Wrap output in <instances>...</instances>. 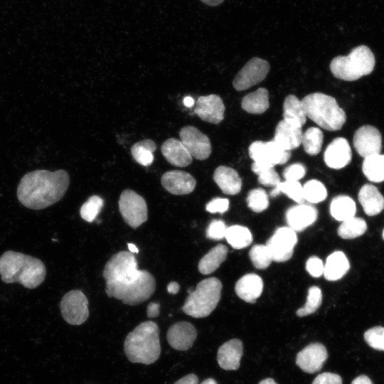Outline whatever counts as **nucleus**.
<instances>
[{
	"label": "nucleus",
	"instance_id": "nucleus-1",
	"mask_svg": "<svg viewBox=\"0 0 384 384\" xmlns=\"http://www.w3.org/2000/svg\"><path fill=\"white\" fill-rule=\"evenodd\" d=\"M102 276L107 295L129 305L147 300L156 289L154 276L138 270L135 256L130 252L120 251L112 255L105 265Z\"/></svg>",
	"mask_w": 384,
	"mask_h": 384
},
{
	"label": "nucleus",
	"instance_id": "nucleus-2",
	"mask_svg": "<svg viewBox=\"0 0 384 384\" xmlns=\"http://www.w3.org/2000/svg\"><path fill=\"white\" fill-rule=\"evenodd\" d=\"M69 183V176L65 170H35L21 178L17 187V198L23 206L41 210L59 201Z\"/></svg>",
	"mask_w": 384,
	"mask_h": 384
},
{
	"label": "nucleus",
	"instance_id": "nucleus-3",
	"mask_svg": "<svg viewBox=\"0 0 384 384\" xmlns=\"http://www.w3.org/2000/svg\"><path fill=\"white\" fill-rule=\"evenodd\" d=\"M46 275L44 263L39 259L15 251H6L0 257L1 279L6 284L19 283L35 289Z\"/></svg>",
	"mask_w": 384,
	"mask_h": 384
},
{
	"label": "nucleus",
	"instance_id": "nucleus-4",
	"mask_svg": "<svg viewBox=\"0 0 384 384\" xmlns=\"http://www.w3.org/2000/svg\"><path fill=\"white\" fill-rule=\"evenodd\" d=\"M129 361L146 365L154 363L161 353L159 329L156 323L146 321L129 332L124 343Z\"/></svg>",
	"mask_w": 384,
	"mask_h": 384
},
{
	"label": "nucleus",
	"instance_id": "nucleus-5",
	"mask_svg": "<svg viewBox=\"0 0 384 384\" xmlns=\"http://www.w3.org/2000/svg\"><path fill=\"white\" fill-rule=\"evenodd\" d=\"M301 101L306 117L324 129L339 130L346 122L345 112L330 95L314 92L305 96Z\"/></svg>",
	"mask_w": 384,
	"mask_h": 384
},
{
	"label": "nucleus",
	"instance_id": "nucleus-6",
	"mask_svg": "<svg viewBox=\"0 0 384 384\" xmlns=\"http://www.w3.org/2000/svg\"><path fill=\"white\" fill-rule=\"evenodd\" d=\"M375 57L366 46L354 48L346 56L338 55L331 62L330 69L334 77L346 81H353L372 73Z\"/></svg>",
	"mask_w": 384,
	"mask_h": 384
},
{
	"label": "nucleus",
	"instance_id": "nucleus-7",
	"mask_svg": "<svg viewBox=\"0 0 384 384\" xmlns=\"http://www.w3.org/2000/svg\"><path fill=\"white\" fill-rule=\"evenodd\" d=\"M221 290L222 284L215 277L201 281L186 297L182 311L194 318L208 316L217 306Z\"/></svg>",
	"mask_w": 384,
	"mask_h": 384
},
{
	"label": "nucleus",
	"instance_id": "nucleus-8",
	"mask_svg": "<svg viewBox=\"0 0 384 384\" xmlns=\"http://www.w3.org/2000/svg\"><path fill=\"white\" fill-rule=\"evenodd\" d=\"M119 210L125 221L132 228H137L148 218L147 205L144 198L133 190L123 191L119 199Z\"/></svg>",
	"mask_w": 384,
	"mask_h": 384
},
{
	"label": "nucleus",
	"instance_id": "nucleus-9",
	"mask_svg": "<svg viewBox=\"0 0 384 384\" xmlns=\"http://www.w3.org/2000/svg\"><path fill=\"white\" fill-rule=\"evenodd\" d=\"M60 307L65 321L72 325H80L89 316L88 300L78 289L66 293L60 301Z\"/></svg>",
	"mask_w": 384,
	"mask_h": 384
},
{
	"label": "nucleus",
	"instance_id": "nucleus-10",
	"mask_svg": "<svg viewBox=\"0 0 384 384\" xmlns=\"http://www.w3.org/2000/svg\"><path fill=\"white\" fill-rule=\"evenodd\" d=\"M248 153L255 163L272 167L285 164L291 156L290 151L284 150L273 140L252 142L248 148Z\"/></svg>",
	"mask_w": 384,
	"mask_h": 384
},
{
	"label": "nucleus",
	"instance_id": "nucleus-11",
	"mask_svg": "<svg viewBox=\"0 0 384 384\" xmlns=\"http://www.w3.org/2000/svg\"><path fill=\"white\" fill-rule=\"evenodd\" d=\"M297 242L296 232L289 227H281L267 240L266 246L272 261L282 262L292 257Z\"/></svg>",
	"mask_w": 384,
	"mask_h": 384
},
{
	"label": "nucleus",
	"instance_id": "nucleus-12",
	"mask_svg": "<svg viewBox=\"0 0 384 384\" xmlns=\"http://www.w3.org/2000/svg\"><path fill=\"white\" fill-rule=\"evenodd\" d=\"M267 61L260 58L250 59L235 75L233 85L238 91L247 90L262 82L270 70Z\"/></svg>",
	"mask_w": 384,
	"mask_h": 384
},
{
	"label": "nucleus",
	"instance_id": "nucleus-13",
	"mask_svg": "<svg viewBox=\"0 0 384 384\" xmlns=\"http://www.w3.org/2000/svg\"><path fill=\"white\" fill-rule=\"evenodd\" d=\"M180 141L191 156L198 160H205L211 154V144L207 135L193 126H186L179 132Z\"/></svg>",
	"mask_w": 384,
	"mask_h": 384
},
{
	"label": "nucleus",
	"instance_id": "nucleus-14",
	"mask_svg": "<svg viewBox=\"0 0 384 384\" xmlns=\"http://www.w3.org/2000/svg\"><path fill=\"white\" fill-rule=\"evenodd\" d=\"M353 146L356 152L363 158L380 154L381 134L378 129L373 126H362L354 134Z\"/></svg>",
	"mask_w": 384,
	"mask_h": 384
},
{
	"label": "nucleus",
	"instance_id": "nucleus-15",
	"mask_svg": "<svg viewBox=\"0 0 384 384\" xmlns=\"http://www.w3.org/2000/svg\"><path fill=\"white\" fill-rule=\"evenodd\" d=\"M327 358L325 346L319 343H314L297 353L296 363L305 373H314L321 370Z\"/></svg>",
	"mask_w": 384,
	"mask_h": 384
},
{
	"label": "nucleus",
	"instance_id": "nucleus-16",
	"mask_svg": "<svg viewBox=\"0 0 384 384\" xmlns=\"http://www.w3.org/2000/svg\"><path fill=\"white\" fill-rule=\"evenodd\" d=\"M194 112L203 121L217 124L224 119L225 105L217 95L201 96L196 101Z\"/></svg>",
	"mask_w": 384,
	"mask_h": 384
},
{
	"label": "nucleus",
	"instance_id": "nucleus-17",
	"mask_svg": "<svg viewBox=\"0 0 384 384\" xmlns=\"http://www.w3.org/2000/svg\"><path fill=\"white\" fill-rule=\"evenodd\" d=\"M162 186L174 195H186L196 187L195 178L188 173L179 171H169L163 174L161 179Z\"/></svg>",
	"mask_w": 384,
	"mask_h": 384
},
{
	"label": "nucleus",
	"instance_id": "nucleus-18",
	"mask_svg": "<svg viewBox=\"0 0 384 384\" xmlns=\"http://www.w3.org/2000/svg\"><path fill=\"white\" fill-rule=\"evenodd\" d=\"M197 331L193 325L187 321L174 324L167 331L169 344L178 351H186L193 344Z\"/></svg>",
	"mask_w": 384,
	"mask_h": 384
},
{
	"label": "nucleus",
	"instance_id": "nucleus-19",
	"mask_svg": "<svg viewBox=\"0 0 384 384\" xmlns=\"http://www.w3.org/2000/svg\"><path fill=\"white\" fill-rule=\"evenodd\" d=\"M351 149L348 141L345 138L337 137L326 147L324 159L329 167L340 169L351 162Z\"/></svg>",
	"mask_w": 384,
	"mask_h": 384
},
{
	"label": "nucleus",
	"instance_id": "nucleus-20",
	"mask_svg": "<svg viewBox=\"0 0 384 384\" xmlns=\"http://www.w3.org/2000/svg\"><path fill=\"white\" fill-rule=\"evenodd\" d=\"M285 216L290 228L302 231L316 221L318 211L312 206L301 203L289 208Z\"/></svg>",
	"mask_w": 384,
	"mask_h": 384
},
{
	"label": "nucleus",
	"instance_id": "nucleus-21",
	"mask_svg": "<svg viewBox=\"0 0 384 384\" xmlns=\"http://www.w3.org/2000/svg\"><path fill=\"white\" fill-rule=\"evenodd\" d=\"M242 343L239 339H232L223 343L218 349L217 360L224 370H237L242 356Z\"/></svg>",
	"mask_w": 384,
	"mask_h": 384
},
{
	"label": "nucleus",
	"instance_id": "nucleus-22",
	"mask_svg": "<svg viewBox=\"0 0 384 384\" xmlns=\"http://www.w3.org/2000/svg\"><path fill=\"white\" fill-rule=\"evenodd\" d=\"M302 134L301 128L294 127L283 119L276 127L273 141L284 150L289 151L300 146Z\"/></svg>",
	"mask_w": 384,
	"mask_h": 384
},
{
	"label": "nucleus",
	"instance_id": "nucleus-23",
	"mask_svg": "<svg viewBox=\"0 0 384 384\" xmlns=\"http://www.w3.org/2000/svg\"><path fill=\"white\" fill-rule=\"evenodd\" d=\"M161 153L171 164L186 167L191 164L193 157L179 139L169 138L161 145Z\"/></svg>",
	"mask_w": 384,
	"mask_h": 384
},
{
	"label": "nucleus",
	"instance_id": "nucleus-24",
	"mask_svg": "<svg viewBox=\"0 0 384 384\" xmlns=\"http://www.w3.org/2000/svg\"><path fill=\"white\" fill-rule=\"evenodd\" d=\"M263 290L262 278L256 274L250 273L242 276L235 284V291L243 301L255 303Z\"/></svg>",
	"mask_w": 384,
	"mask_h": 384
},
{
	"label": "nucleus",
	"instance_id": "nucleus-25",
	"mask_svg": "<svg viewBox=\"0 0 384 384\" xmlns=\"http://www.w3.org/2000/svg\"><path fill=\"white\" fill-rule=\"evenodd\" d=\"M213 179L221 191L227 195H236L242 188V180L233 168L220 166L215 169Z\"/></svg>",
	"mask_w": 384,
	"mask_h": 384
},
{
	"label": "nucleus",
	"instance_id": "nucleus-26",
	"mask_svg": "<svg viewBox=\"0 0 384 384\" xmlns=\"http://www.w3.org/2000/svg\"><path fill=\"white\" fill-rule=\"evenodd\" d=\"M358 201L368 215H375L384 209V198L373 185L365 184L361 187Z\"/></svg>",
	"mask_w": 384,
	"mask_h": 384
},
{
	"label": "nucleus",
	"instance_id": "nucleus-27",
	"mask_svg": "<svg viewBox=\"0 0 384 384\" xmlns=\"http://www.w3.org/2000/svg\"><path fill=\"white\" fill-rule=\"evenodd\" d=\"M349 268V262L346 255L341 251H336L327 257L323 274L329 281H336L342 278Z\"/></svg>",
	"mask_w": 384,
	"mask_h": 384
},
{
	"label": "nucleus",
	"instance_id": "nucleus-28",
	"mask_svg": "<svg viewBox=\"0 0 384 384\" xmlns=\"http://www.w3.org/2000/svg\"><path fill=\"white\" fill-rule=\"evenodd\" d=\"M283 119L288 124L302 128L306 120L302 101L294 95H287L283 104Z\"/></svg>",
	"mask_w": 384,
	"mask_h": 384
},
{
	"label": "nucleus",
	"instance_id": "nucleus-29",
	"mask_svg": "<svg viewBox=\"0 0 384 384\" xmlns=\"http://www.w3.org/2000/svg\"><path fill=\"white\" fill-rule=\"evenodd\" d=\"M269 93L265 87L245 95L241 102L242 108L248 113L260 114L265 112L269 107Z\"/></svg>",
	"mask_w": 384,
	"mask_h": 384
},
{
	"label": "nucleus",
	"instance_id": "nucleus-30",
	"mask_svg": "<svg viewBox=\"0 0 384 384\" xmlns=\"http://www.w3.org/2000/svg\"><path fill=\"white\" fill-rule=\"evenodd\" d=\"M228 247L219 244L210 250L199 261L198 270L203 274H209L216 270L225 261Z\"/></svg>",
	"mask_w": 384,
	"mask_h": 384
},
{
	"label": "nucleus",
	"instance_id": "nucleus-31",
	"mask_svg": "<svg viewBox=\"0 0 384 384\" xmlns=\"http://www.w3.org/2000/svg\"><path fill=\"white\" fill-rule=\"evenodd\" d=\"M356 206L354 201L347 196H338L330 205L331 216L338 221H344L355 216Z\"/></svg>",
	"mask_w": 384,
	"mask_h": 384
},
{
	"label": "nucleus",
	"instance_id": "nucleus-32",
	"mask_svg": "<svg viewBox=\"0 0 384 384\" xmlns=\"http://www.w3.org/2000/svg\"><path fill=\"white\" fill-rule=\"evenodd\" d=\"M362 170L366 177L372 182L384 181V155L373 154L364 158Z\"/></svg>",
	"mask_w": 384,
	"mask_h": 384
},
{
	"label": "nucleus",
	"instance_id": "nucleus-33",
	"mask_svg": "<svg viewBox=\"0 0 384 384\" xmlns=\"http://www.w3.org/2000/svg\"><path fill=\"white\" fill-rule=\"evenodd\" d=\"M225 238L235 249H242L252 242V236L248 228L242 225L227 228Z\"/></svg>",
	"mask_w": 384,
	"mask_h": 384
},
{
	"label": "nucleus",
	"instance_id": "nucleus-34",
	"mask_svg": "<svg viewBox=\"0 0 384 384\" xmlns=\"http://www.w3.org/2000/svg\"><path fill=\"white\" fill-rule=\"evenodd\" d=\"M156 149L155 142L151 139H144L135 143L131 148L133 158L139 164L148 166L154 161V151Z\"/></svg>",
	"mask_w": 384,
	"mask_h": 384
},
{
	"label": "nucleus",
	"instance_id": "nucleus-35",
	"mask_svg": "<svg viewBox=\"0 0 384 384\" xmlns=\"http://www.w3.org/2000/svg\"><path fill=\"white\" fill-rule=\"evenodd\" d=\"M366 230V221L361 218L354 216L342 221L337 233L343 239H353L364 234Z\"/></svg>",
	"mask_w": 384,
	"mask_h": 384
},
{
	"label": "nucleus",
	"instance_id": "nucleus-36",
	"mask_svg": "<svg viewBox=\"0 0 384 384\" xmlns=\"http://www.w3.org/2000/svg\"><path fill=\"white\" fill-rule=\"evenodd\" d=\"M281 193H284L299 204L304 202L302 186L298 181H280L270 191V195L271 197H276Z\"/></svg>",
	"mask_w": 384,
	"mask_h": 384
},
{
	"label": "nucleus",
	"instance_id": "nucleus-37",
	"mask_svg": "<svg viewBox=\"0 0 384 384\" xmlns=\"http://www.w3.org/2000/svg\"><path fill=\"white\" fill-rule=\"evenodd\" d=\"M323 133L318 127H309L303 134L302 144L309 155L318 154L323 144Z\"/></svg>",
	"mask_w": 384,
	"mask_h": 384
},
{
	"label": "nucleus",
	"instance_id": "nucleus-38",
	"mask_svg": "<svg viewBox=\"0 0 384 384\" xmlns=\"http://www.w3.org/2000/svg\"><path fill=\"white\" fill-rule=\"evenodd\" d=\"M304 201L311 203H317L324 201L327 196L325 186L319 181L312 179L308 181L302 186Z\"/></svg>",
	"mask_w": 384,
	"mask_h": 384
},
{
	"label": "nucleus",
	"instance_id": "nucleus-39",
	"mask_svg": "<svg viewBox=\"0 0 384 384\" xmlns=\"http://www.w3.org/2000/svg\"><path fill=\"white\" fill-rule=\"evenodd\" d=\"M252 171L258 176V182L265 186H276L281 181L274 167L253 162Z\"/></svg>",
	"mask_w": 384,
	"mask_h": 384
},
{
	"label": "nucleus",
	"instance_id": "nucleus-40",
	"mask_svg": "<svg viewBox=\"0 0 384 384\" xmlns=\"http://www.w3.org/2000/svg\"><path fill=\"white\" fill-rule=\"evenodd\" d=\"M322 302V292L316 286L311 287L308 290L306 302L304 306L297 311V315L302 317L314 314L320 307Z\"/></svg>",
	"mask_w": 384,
	"mask_h": 384
},
{
	"label": "nucleus",
	"instance_id": "nucleus-41",
	"mask_svg": "<svg viewBox=\"0 0 384 384\" xmlns=\"http://www.w3.org/2000/svg\"><path fill=\"white\" fill-rule=\"evenodd\" d=\"M246 201L247 206L255 213L264 211L269 206L267 193L261 188L250 190L247 196Z\"/></svg>",
	"mask_w": 384,
	"mask_h": 384
},
{
	"label": "nucleus",
	"instance_id": "nucleus-42",
	"mask_svg": "<svg viewBox=\"0 0 384 384\" xmlns=\"http://www.w3.org/2000/svg\"><path fill=\"white\" fill-rule=\"evenodd\" d=\"M104 206V201L98 196H90L81 206L80 213L83 220L94 221Z\"/></svg>",
	"mask_w": 384,
	"mask_h": 384
},
{
	"label": "nucleus",
	"instance_id": "nucleus-43",
	"mask_svg": "<svg viewBox=\"0 0 384 384\" xmlns=\"http://www.w3.org/2000/svg\"><path fill=\"white\" fill-rule=\"evenodd\" d=\"M249 255L254 267L260 270L266 269L272 261L266 245H254L250 250Z\"/></svg>",
	"mask_w": 384,
	"mask_h": 384
},
{
	"label": "nucleus",
	"instance_id": "nucleus-44",
	"mask_svg": "<svg viewBox=\"0 0 384 384\" xmlns=\"http://www.w3.org/2000/svg\"><path fill=\"white\" fill-rule=\"evenodd\" d=\"M364 340L371 348L384 351V327L374 326L364 333Z\"/></svg>",
	"mask_w": 384,
	"mask_h": 384
},
{
	"label": "nucleus",
	"instance_id": "nucleus-45",
	"mask_svg": "<svg viewBox=\"0 0 384 384\" xmlns=\"http://www.w3.org/2000/svg\"><path fill=\"white\" fill-rule=\"evenodd\" d=\"M227 227L224 221L213 220L206 229V237L211 240H221L225 238Z\"/></svg>",
	"mask_w": 384,
	"mask_h": 384
},
{
	"label": "nucleus",
	"instance_id": "nucleus-46",
	"mask_svg": "<svg viewBox=\"0 0 384 384\" xmlns=\"http://www.w3.org/2000/svg\"><path fill=\"white\" fill-rule=\"evenodd\" d=\"M306 169L302 164H293L287 168L283 171V176L286 181H299L304 176Z\"/></svg>",
	"mask_w": 384,
	"mask_h": 384
},
{
	"label": "nucleus",
	"instance_id": "nucleus-47",
	"mask_svg": "<svg viewBox=\"0 0 384 384\" xmlns=\"http://www.w3.org/2000/svg\"><path fill=\"white\" fill-rule=\"evenodd\" d=\"M324 265L322 260L316 256L308 259L306 263V271L314 277H319L324 273Z\"/></svg>",
	"mask_w": 384,
	"mask_h": 384
},
{
	"label": "nucleus",
	"instance_id": "nucleus-48",
	"mask_svg": "<svg viewBox=\"0 0 384 384\" xmlns=\"http://www.w3.org/2000/svg\"><path fill=\"white\" fill-rule=\"evenodd\" d=\"M229 208V200L223 198H215L206 206V210L211 213H223Z\"/></svg>",
	"mask_w": 384,
	"mask_h": 384
},
{
	"label": "nucleus",
	"instance_id": "nucleus-49",
	"mask_svg": "<svg viewBox=\"0 0 384 384\" xmlns=\"http://www.w3.org/2000/svg\"><path fill=\"white\" fill-rule=\"evenodd\" d=\"M312 384H342V379L336 373L326 372L319 374Z\"/></svg>",
	"mask_w": 384,
	"mask_h": 384
},
{
	"label": "nucleus",
	"instance_id": "nucleus-50",
	"mask_svg": "<svg viewBox=\"0 0 384 384\" xmlns=\"http://www.w3.org/2000/svg\"><path fill=\"white\" fill-rule=\"evenodd\" d=\"M198 378L195 374H188L180 378L174 384H198Z\"/></svg>",
	"mask_w": 384,
	"mask_h": 384
},
{
	"label": "nucleus",
	"instance_id": "nucleus-51",
	"mask_svg": "<svg viewBox=\"0 0 384 384\" xmlns=\"http://www.w3.org/2000/svg\"><path fill=\"white\" fill-rule=\"evenodd\" d=\"M160 305L156 302H151L147 306V316L150 318H154L159 314Z\"/></svg>",
	"mask_w": 384,
	"mask_h": 384
},
{
	"label": "nucleus",
	"instance_id": "nucleus-52",
	"mask_svg": "<svg viewBox=\"0 0 384 384\" xmlns=\"http://www.w3.org/2000/svg\"><path fill=\"white\" fill-rule=\"evenodd\" d=\"M351 384H373V383L368 376L361 375L356 378Z\"/></svg>",
	"mask_w": 384,
	"mask_h": 384
},
{
	"label": "nucleus",
	"instance_id": "nucleus-53",
	"mask_svg": "<svg viewBox=\"0 0 384 384\" xmlns=\"http://www.w3.org/2000/svg\"><path fill=\"white\" fill-rule=\"evenodd\" d=\"M180 286L176 282H171L167 286V291L170 294H176L179 291Z\"/></svg>",
	"mask_w": 384,
	"mask_h": 384
},
{
	"label": "nucleus",
	"instance_id": "nucleus-54",
	"mask_svg": "<svg viewBox=\"0 0 384 384\" xmlns=\"http://www.w3.org/2000/svg\"><path fill=\"white\" fill-rule=\"evenodd\" d=\"M206 4L210 6H217L221 4L224 0H201Z\"/></svg>",
	"mask_w": 384,
	"mask_h": 384
},
{
	"label": "nucleus",
	"instance_id": "nucleus-55",
	"mask_svg": "<svg viewBox=\"0 0 384 384\" xmlns=\"http://www.w3.org/2000/svg\"><path fill=\"white\" fill-rule=\"evenodd\" d=\"M183 104L186 107H191L194 105V100L191 97H186L183 99Z\"/></svg>",
	"mask_w": 384,
	"mask_h": 384
},
{
	"label": "nucleus",
	"instance_id": "nucleus-56",
	"mask_svg": "<svg viewBox=\"0 0 384 384\" xmlns=\"http://www.w3.org/2000/svg\"><path fill=\"white\" fill-rule=\"evenodd\" d=\"M127 245H128V248H129V250L130 252H132V253H138L139 252V250H138L137 247L134 244L128 243Z\"/></svg>",
	"mask_w": 384,
	"mask_h": 384
},
{
	"label": "nucleus",
	"instance_id": "nucleus-57",
	"mask_svg": "<svg viewBox=\"0 0 384 384\" xmlns=\"http://www.w3.org/2000/svg\"><path fill=\"white\" fill-rule=\"evenodd\" d=\"M259 384H277L272 378H265L261 380Z\"/></svg>",
	"mask_w": 384,
	"mask_h": 384
},
{
	"label": "nucleus",
	"instance_id": "nucleus-58",
	"mask_svg": "<svg viewBox=\"0 0 384 384\" xmlns=\"http://www.w3.org/2000/svg\"><path fill=\"white\" fill-rule=\"evenodd\" d=\"M201 384H218L217 382L213 378H208L203 380Z\"/></svg>",
	"mask_w": 384,
	"mask_h": 384
},
{
	"label": "nucleus",
	"instance_id": "nucleus-59",
	"mask_svg": "<svg viewBox=\"0 0 384 384\" xmlns=\"http://www.w3.org/2000/svg\"><path fill=\"white\" fill-rule=\"evenodd\" d=\"M383 238L384 239V230H383Z\"/></svg>",
	"mask_w": 384,
	"mask_h": 384
}]
</instances>
